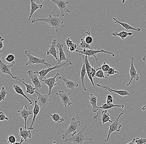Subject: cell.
Instances as JSON below:
<instances>
[{"mask_svg":"<svg viewBox=\"0 0 146 144\" xmlns=\"http://www.w3.org/2000/svg\"><path fill=\"white\" fill-rule=\"evenodd\" d=\"M137 138H133V140L131 142H128L127 144H135V141L137 140Z\"/></svg>","mask_w":146,"mask_h":144,"instance_id":"c3c4849f","label":"cell"},{"mask_svg":"<svg viewBox=\"0 0 146 144\" xmlns=\"http://www.w3.org/2000/svg\"><path fill=\"white\" fill-rule=\"evenodd\" d=\"M2 55L1 54L0 56V72L1 75L3 74H7L12 77V79L15 80H18V77L15 76L11 72V68L15 64V62L14 61L12 63L11 65H8V63H4L3 62L1 59Z\"/></svg>","mask_w":146,"mask_h":144,"instance_id":"ba28073f","label":"cell"},{"mask_svg":"<svg viewBox=\"0 0 146 144\" xmlns=\"http://www.w3.org/2000/svg\"><path fill=\"white\" fill-rule=\"evenodd\" d=\"M59 79L63 80L64 82L66 87L67 88L69 89L72 90H74L75 88L79 86V84L71 80L66 79L65 76H60L59 77Z\"/></svg>","mask_w":146,"mask_h":144,"instance_id":"d6986e66","label":"cell"},{"mask_svg":"<svg viewBox=\"0 0 146 144\" xmlns=\"http://www.w3.org/2000/svg\"><path fill=\"white\" fill-rule=\"evenodd\" d=\"M77 45H76V44H73L72 46L70 47L69 48H68V49L70 50L71 53H72L73 52H74V51L77 50Z\"/></svg>","mask_w":146,"mask_h":144,"instance_id":"ee69618b","label":"cell"},{"mask_svg":"<svg viewBox=\"0 0 146 144\" xmlns=\"http://www.w3.org/2000/svg\"><path fill=\"white\" fill-rule=\"evenodd\" d=\"M31 131V130H25L22 127L20 128L19 136L25 140V143L27 142V140L32 138V134Z\"/></svg>","mask_w":146,"mask_h":144,"instance_id":"484cf974","label":"cell"},{"mask_svg":"<svg viewBox=\"0 0 146 144\" xmlns=\"http://www.w3.org/2000/svg\"><path fill=\"white\" fill-rule=\"evenodd\" d=\"M124 114V113H120L119 114L116 115L117 116V118L110 125L108 124L109 127V130H108L106 140H105V142H108L110 141V137L112 133L114 132H119L120 131V129L122 128V125L119 122V118Z\"/></svg>","mask_w":146,"mask_h":144,"instance_id":"8992f818","label":"cell"},{"mask_svg":"<svg viewBox=\"0 0 146 144\" xmlns=\"http://www.w3.org/2000/svg\"><path fill=\"white\" fill-rule=\"evenodd\" d=\"M71 94V92H64V90H60L59 93H56L57 96H60L62 103L63 104L65 107L70 106L72 104V102L71 101L72 98L70 96Z\"/></svg>","mask_w":146,"mask_h":144,"instance_id":"30bf717a","label":"cell"},{"mask_svg":"<svg viewBox=\"0 0 146 144\" xmlns=\"http://www.w3.org/2000/svg\"><path fill=\"white\" fill-rule=\"evenodd\" d=\"M134 57H132L131 60V64H130V68L129 69V74L130 76V79L129 82L126 84L127 86H129L131 84V82L133 80H136L138 81L139 79V76L138 74L136 69L134 66Z\"/></svg>","mask_w":146,"mask_h":144,"instance_id":"4fadbf2b","label":"cell"},{"mask_svg":"<svg viewBox=\"0 0 146 144\" xmlns=\"http://www.w3.org/2000/svg\"><path fill=\"white\" fill-rule=\"evenodd\" d=\"M18 80H19L22 82L23 84H24L25 86L26 87V92L30 95H34L35 97H37V95L36 94V90H35V88L33 85L31 84H27L25 83L24 80V79H23V80H21L20 79L18 78Z\"/></svg>","mask_w":146,"mask_h":144,"instance_id":"83f0119b","label":"cell"},{"mask_svg":"<svg viewBox=\"0 0 146 144\" xmlns=\"http://www.w3.org/2000/svg\"><path fill=\"white\" fill-rule=\"evenodd\" d=\"M24 53L28 58V61L26 63V65L27 66L34 65V64H36V65L43 64L46 67H47L48 68L51 66L50 63H46V62L45 59H44L40 58L35 56L31 52L30 50H25Z\"/></svg>","mask_w":146,"mask_h":144,"instance_id":"5b68a950","label":"cell"},{"mask_svg":"<svg viewBox=\"0 0 146 144\" xmlns=\"http://www.w3.org/2000/svg\"><path fill=\"white\" fill-rule=\"evenodd\" d=\"M41 107L40 105L38 103V101L35 100V101L34 106V108H33V120L32 121L31 124V126L28 127V130L32 131V130L34 129V128L33 127V125H34L35 124L36 117L40 112Z\"/></svg>","mask_w":146,"mask_h":144,"instance_id":"9a60e30c","label":"cell"},{"mask_svg":"<svg viewBox=\"0 0 146 144\" xmlns=\"http://www.w3.org/2000/svg\"><path fill=\"white\" fill-rule=\"evenodd\" d=\"M73 66L72 63L71 62V60H69L68 61H65L64 63H62L59 65H56L52 67H49L47 69H43L40 71H35L34 73L35 74H39V78L42 82V81L46 78V76L48 74L49 72L53 70L56 69H60L62 68H66L69 66Z\"/></svg>","mask_w":146,"mask_h":144,"instance_id":"3957f363","label":"cell"},{"mask_svg":"<svg viewBox=\"0 0 146 144\" xmlns=\"http://www.w3.org/2000/svg\"><path fill=\"white\" fill-rule=\"evenodd\" d=\"M18 112L20 113L21 115V116L23 118L25 122V125L24 129L26 130V127H27V119L30 115H33V111H28L27 110V105H25L22 111L18 110Z\"/></svg>","mask_w":146,"mask_h":144,"instance_id":"7402d4cb","label":"cell"},{"mask_svg":"<svg viewBox=\"0 0 146 144\" xmlns=\"http://www.w3.org/2000/svg\"><path fill=\"white\" fill-rule=\"evenodd\" d=\"M96 72L94 78H106L105 76L104 72L101 69H96Z\"/></svg>","mask_w":146,"mask_h":144,"instance_id":"d590c367","label":"cell"},{"mask_svg":"<svg viewBox=\"0 0 146 144\" xmlns=\"http://www.w3.org/2000/svg\"><path fill=\"white\" fill-rule=\"evenodd\" d=\"M88 98L89 100L90 104L92 105V111L94 113H96L97 111L99 109V107L97 105V102L98 100L97 97L95 96L94 94H90L89 96L88 97Z\"/></svg>","mask_w":146,"mask_h":144,"instance_id":"cb8c5ba5","label":"cell"},{"mask_svg":"<svg viewBox=\"0 0 146 144\" xmlns=\"http://www.w3.org/2000/svg\"><path fill=\"white\" fill-rule=\"evenodd\" d=\"M105 73L107 76L110 77V76L114 75L115 74H119V72L117 70H116L115 68L110 67L109 70L107 72H105Z\"/></svg>","mask_w":146,"mask_h":144,"instance_id":"8d00e7d4","label":"cell"},{"mask_svg":"<svg viewBox=\"0 0 146 144\" xmlns=\"http://www.w3.org/2000/svg\"><path fill=\"white\" fill-rule=\"evenodd\" d=\"M141 110L142 111H145V110H146V104H145V105L143 106L141 108Z\"/></svg>","mask_w":146,"mask_h":144,"instance_id":"681fc988","label":"cell"},{"mask_svg":"<svg viewBox=\"0 0 146 144\" xmlns=\"http://www.w3.org/2000/svg\"><path fill=\"white\" fill-rule=\"evenodd\" d=\"M96 86L100 88H103L105 90L108 91L110 92H115L121 96H129L130 95L129 92L127 90H115L111 88L109 86H102L98 84H97Z\"/></svg>","mask_w":146,"mask_h":144,"instance_id":"44dd1931","label":"cell"},{"mask_svg":"<svg viewBox=\"0 0 146 144\" xmlns=\"http://www.w3.org/2000/svg\"></svg>","mask_w":146,"mask_h":144,"instance_id":"11a10c76","label":"cell"},{"mask_svg":"<svg viewBox=\"0 0 146 144\" xmlns=\"http://www.w3.org/2000/svg\"><path fill=\"white\" fill-rule=\"evenodd\" d=\"M36 95L38 96L37 100H38V103L40 105L41 107H43V108L46 107L51 100V98H50V96L48 95H46V94L42 95L36 91Z\"/></svg>","mask_w":146,"mask_h":144,"instance_id":"2e32d148","label":"cell"},{"mask_svg":"<svg viewBox=\"0 0 146 144\" xmlns=\"http://www.w3.org/2000/svg\"><path fill=\"white\" fill-rule=\"evenodd\" d=\"M57 41L56 39H54L52 42L51 45L47 46V47H50V49L46 51V54H47V56L52 55L56 60V61H55L54 63H52V65H53L55 63H57L59 60V59L58 58L57 56V53H58L57 50H58L57 46Z\"/></svg>","mask_w":146,"mask_h":144,"instance_id":"5bb4252c","label":"cell"},{"mask_svg":"<svg viewBox=\"0 0 146 144\" xmlns=\"http://www.w3.org/2000/svg\"><path fill=\"white\" fill-rule=\"evenodd\" d=\"M43 6V5L37 4L34 0H31V13H30V15H29V18H28V21H30L32 16L35 12V11H39L42 9Z\"/></svg>","mask_w":146,"mask_h":144,"instance_id":"603a6c76","label":"cell"},{"mask_svg":"<svg viewBox=\"0 0 146 144\" xmlns=\"http://www.w3.org/2000/svg\"><path fill=\"white\" fill-rule=\"evenodd\" d=\"M57 46L58 51H59V61L57 62L56 65L61 64L62 61H68L69 59L66 57V55L64 52L63 44L61 43H57Z\"/></svg>","mask_w":146,"mask_h":144,"instance_id":"ffe728a7","label":"cell"},{"mask_svg":"<svg viewBox=\"0 0 146 144\" xmlns=\"http://www.w3.org/2000/svg\"><path fill=\"white\" fill-rule=\"evenodd\" d=\"M112 34L113 36L119 37L122 40H125V39L128 36H132L133 35V33L132 32H127L126 31H122L119 32V33L114 32Z\"/></svg>","mask_w":146,"mask_h":144,"instance_id":"f546056e","label":"cell"},{"mask_svg":"<svg viewBox=\"0 0 146 144\" xmlns=\"http://www.w3.org/2000/svg\"><path fill=\"white\" fill-rule=\"evenodd\" d=\"M124 107H125V105L123 104H114L113 103L108 104L107 103L103 104L100 107H99V110H98V111L97 114L94 116V120H97L98 116H99V113H100V110H101V109L105 110H108V109H110L113 108H121L122 109H124Z\"/></svg>","mask_w":146,"mask_h":144,"instance_id":"e0dca14e","label":"cell"},{"mask_svg":"<svg viewBox=\"0 0 146 144\" xmlns=\"http://www.w3.org/2000/svg\"><path fill=\"white\" fill-rule=\"evenodd\" d=\"M79 47L81 48H83V49H85V48L89 49H92L90 45L87 44L84 38H81V43L79 44Z\"/></svg>","mask_w":146,"mask_h":144,"instance_id":"836d02e7","label":"cell"},{"mask_svg":"<svg viewBox=\"0 0 146 144\" xmlns=\"http://www.w3.org/2000/svg\"><path fill=\"white\" fill-rule=\"evenodd\" d=\"M106 103L108 104L113 103V102L115 101V100H114L113 97L111 95H108L106 97Z\"/></svg>","mask_w":146,"mask_h":144,"instance_id":"b9f144b4","label":"cell"},{"mask_svg":"<svg viewBox=\"0 0 146 144\" xmlns=\"http://www.w3.org/2000/svg\"><path fill=\"white\" fill-rule=\"evenodd\" d=\"M145 144H146V143Z\"/></svg>","mask_w":146,"mask_h":144,"instance_id":"680465c9","label":"cell"},{"mask_svg":"<svg viewBox=\"0 0 146 144\" xmlns=\"http://www.w3.org/2000/svg\"><path fill=\"white\" fill-rule=\"evenodd\" d=\"M60 15H61L54 14L53 16L51 15H49V17L47 18H34L32 21V23L34 24V25H35V23L39 22H42L47 23L51 26L52 29L55 30L58 33V38L60 36L59 29L60 28H64V27H66V25L64 24L66 20L62 18Z\"/></svg>","mask_w":146,"mask_h":144,"instance_id":"6da1fadb","label":"cell"},{"mask_svg":"<svg viewBox=\"0 0 146 144\" xmlns=\"http://www.w3.org/2000/svg\"><path fill=\"white\" fill-rule=\"evenodd\" d=\"M65 41L66 45L68 46V48H69L70 47L72 46L74 44V43H73V41L71 40L69 37H68V38H66V39Z\"/></svg>","mask_w":146,"mask_h":144,"instance_id":"7bdbcfd3","label":"cell"},{"mask_svg":"<svg viewBox=\"0 0 146 144\" xmlns=\"http://www.w3.org/2000/svg\"><path fill=\"white\" fill-rule=\"evenodd\" d=\"M7 142L9 144H14L16 142V138L13 135H10L7 138Z\"/></svg>","mask_w":146,"mask_h":144,"instance_id":"f35d334b","label":"cell"},{"mask_svg":"<svg viewBox=\"0 0 146 144\" xmlns=\"http://www.w3.org/2000/svg\"><path fill=\"white\" fill-rule=\"evenodd\" d=\"M101 118L103 124H104L108 122L113 123L112 121L110 120V115L108 113L107 110H105L101 112Z\"/></svg>","mask_w":146,"mask_h":144,"instance_id":"4dcf8cb0","label":"cell"},{"mask_svg":"<svg viewBox=\"0 0 146 144\" xmlns=\"http://www.w3.org/2000/svg\"><path fill=\"white\" fill-rule=\"evenodd\" d=\"M83 65L82 66V70H81V76H80V79L82 82V84L83 89L84 91H86L87 89L86 87L85 86L84 78L85 77L86 74V67L85 63L84 60H83Z\"/></svg>","mask_w":146,"mask_h":144,"instance_id":"f1b7e54d","label":"cell"},{"mask_svg":"<svg viewBox=\"0 0 146 144\" xmlns=\"http://www.w3.org/2000/svg\"></svg>","mask_w":146,"mask_h":144,"instance_id":"6f0895ef","label":"cell"},{"mask_svg":"<svg viewBox=\"0 0 146 144\" xmlns=\"http://www.w3.org/2000/svg\"><path fill=\"white\" fill-rule=\"evenodd\" d=\"M8 91L5 89V88L3 86L0 92V102H1L2 101H4L5 99V97L6 95L8 94Z\"/></svg>","mask_w":146,"mask_h":144,"instance_id":"e575fe53","label":"cell"},{"mask_svg":"<svg viewBox=\"0 0 146 144\" xmlns=\"http://www.w3.org/2000/svg\"><path fill=\"white\" fill-rule=\"evenodd\" d=\"M51 1L53 2L59 9L61 15L62 16H64L66 13H70V11L68 10L67 7L69 2L65 0H50Z\"/></svg>","mask_w":146,"mask_h":144,"instance_id":"9c48e42d","label":"cell"},{"mask_svg":"<svg viewBox=\"0 0 146 144\" xmlns=\"http://www.w3.org/2000/svg\"><path fill=\"white\" fill-rule=\"evenodd\" d=\"M27 73L29 75L32 83L35 88V90L36 91L39 92L42 87V82L40 80L39 77L37 76V74L34 73V72L32 70H28Z\"/></svg>","mask_w":146,"mask_h":144,"instance_id":"8fae6325","label":"cell"},{"mask_svg":"<svg viewBox=\"0 0 146 144\" xmlns=\"http://www.w3.org/2000/svg\"><path fill=\"white\" fill-rule=\"evenodd\" d=\"M15 58V57L13 54H9L5 58V60L7 61V63H13Z\"/></svg>","mask_w":146,"mask_h":144,"instance_id":"74e56055","label":"cell"},{"mask_svg":"<svg viewBox=\"0 0 146 144\" xmlns=\"http://www.w3.org/2000/svg\"><path fill=\"white\" fill-rule=\"evenodd\" d=\"M60 76V74L59 72H57L55 76L49 78L44 79L42 81V82H43L45 85H47L49 87V93L48 95L49 96H50L52 93V89L53 88L57 86L58 81L57 80H56V77Z\"/></svg>","mask_w":146,"mask_h":144,"instance_id":"7c38bea8","label":"cell"},{"mask_svg":"<svg viewBox=\"0 0 146 144\" xmlns=\"http://www.w3.org/2000/svg\"><path fill=\"white\" fill-rule=\"evenodd\" d=\"M81 56H82L83 57V60H84L86 67V73L87 74L88 76V78L91 81V84H92V85H93L94 87H95V84L94 83V80H93V78L91 75V69H92V67H91L90 63H89V60H88V56L84 55H81Z\"/></svg>","mask_w":146,"mask_h":144,"instance_id":"ac0fdd59","label":"cell"},{"mask_svg":"<svg viewBox=\"0 0 146 144\" xmlns=\"http://www.w3.org/2000/svg\"><path fill=\"white\" fill-rule=\"evenodd\" d=\"M0 120H1V121H3L5 120L8 121L9 117L6 116L4 113H3L2 112H1L0 113Z\"/></svg>","mask_w":146,"mask_h":144,"instance_id":"f6af8a7d","label":"cell"},{"mask_svg":"<svg viewBox=\"0 0 146 144\" xmlns=\"http://www.w3.org/2000/svg\"><path fill=\"white\" fill-rule=\"evenodd\" d=\"M90 27L88 28V31L86 32L84 34H86V36L85 38H84L87 44H91L93 42L94 39L91 36V32L90 31Z\"/></svg>","mask_w":146,"mask_h":144,"instance_id":"d6a6232c","label":"cell"},{"mask_svg":"<svg viewBox=\"0 0 146 144\" xmlns=\"http://www.w3.org/2000/svg\"><path fill=\"white\" fill-rule=\"evenodd\" d=\"M22 144V143H21V144Z\"/></svg>","mask_w":146,"mask_h":144,"instance_id":"9f6ffc18","label":"cell"},{"mask_svg":"<svg viewBox=\"0 0 146 144\" xmlns=\"http://www.w3.org/2000/svg\"><path fill=\"white\" fill-rule=\"evenodd\" d=\"M81 122L80 121H76L75 118L73 117L71 120L70 124L63 134L62 135L63 140L67 138V136L70 133H76V131L79 129L81 126Z\"/></svg>","mask_w":146,"mask_h":144,"instance_id":"52a82bcc","label":"cell"},{"mask_svg":"<svg viewBox=\"0 0 146 144\" xmlns=\"http://www.w3.org/2000/svg\"><path fill=\"white\" fill-rule=\"evenodd\" d=\"M40 2H42L43 1H44V0H39Z\"/></svg>","mask_w":146,"mask_h":144,"instance_id":"db71d44e","label":"cell"},{"mask_svg":"<svg viewBox=\"0 0 146 144\" xmlns=\"http://www.w3.org/2000/svg\"><path fill=\"white\" fill-rule=\"evenodd\" d=\"M113 20L115 21V24H119L122 27H124V28L126 29V30L129 31V30H133V31H135L137 32H140L141 31V29L139 27H137V28H135L132 27L131 25H129V24L127 23L122 22L119 21L118 20H117L115 18H113Z\"/></svg>","mask_w":146,"mask_h":144,"instance_id":"d4e9b609","label":"cell"},{"mask_svg":"<svg viewBox=\"0 0 146 144\" xmlns=\"http://www.w3.org/2000/svg\"><path fill=\"white\" fill-rule=\"evenodd\" d=\"M53 113V115L51 114L50 113H49L48 114L50 115V116H51L52 120L54 121L58 124L64 122V118L60 117V115L58 114L55 113L54 111Z\"/></svg>","mask_w":146,"mask_h":144,"instance_id":"1f68e13d","label":"cell"},{"mask_svg":"<svg viewBox=\"0 0 146 144\" xmlns=\"http://www.w3.org/2000/svg\"><path fill=\"white\" fill-rule=\"evenodd\" d=\"M76 51L77 53H79V56L81 55H84L88 57H94L95 59L96 63L97 64H98V59L96 57L97 54H99V53H104V54H110V55H112V57L113 58L115 56V54H114L113 53L105 51L104 49H101L100 50H95L93 49H89L85 48L82 50H77Z\"/></svg>","mask_w":146,"mask_h":144,"instance_id":"277c9868","label":"cell"},{"mask_svg":"<svg viewBox=\"0 0 146 144\" xmlns=\"http://www.w3.org/2000/svg\"><path fill=\"white\" fill-rule=\"evenodd\" d=\"M4 41V38L2 37H0V50L3 49V41Z\"/></svg>","mask_w":146,"mask_h":144,"instance_id":"7dc6e473","label":"cell"},{"mask_svg":"<svg viewBox=\"0 0 146 144\" xmlns=\"http://www.w3.org/2000/svg\"><path fill=\"white\" fill-rule=\"evenodd\" d=\"M142 60L144 61H145V62H146V55L143 57V58H142Z\"/></svg>","mask_w":146,"mask_h":144,"instance_id":"f907efd6","label":"cell"},{"mask_svg":"<svg viewBox=\"0 0 146 144\" xmlns=\"http://www.w3.org/2000/svg\"><path fill=\"white\" fill-rule=\"evenodd\" d=\"M96 71V69L95 68H92V69H91V75L93 79H94V78L95 76Z\"/></svg>","mask_w":146,"mask_h":144,"instance_id":"bcb514c9","label":"cell"},{"mask_svg":"<svg viewBox=\"0 0 146 144\" xmlns=\"http://www.w3.org/2000/svg\"><path fill=\"white\" fill-rule=\"evenodd\" d=\"M146 143V138H137L135 141V144H144Z\"/></svg>","mask_w":146,"mask_h":144,"instance_id":"60d3db41","label":"cell"},{"mask_svg":"<svg viewBox=\"0 0 146 144\" xmlns=\"http://www.w3.org/2000/svg\"><path fill=\"white\" fill-rule=\"evenodd\" d=\"M110 66L109 65L107 64L106 62H104L103 64H102V66L100 67V68H98V69H101L104 72H107L110 68Z\"/></svg>","mask_w":146,"mask_h":144,"instance_id":"ab89813d","label":"cell"},{"mask_svg":"<svg viewBox=\"0 0 146 144\" xmlns=\"http://www.w3.org/2000/svg\"><path fill=\"white\" fill-rule=\"evenodd\" d=\"M53 144H57V142L56 141H54Z\"/></svg>","mask_w":146,"mask_h":144,"instance_id":"f5cc1de1","label":"cell"},{"mask_svg":"<svg viewBox=\"0 0 146 144\" xmlns=\"http://www.w3.org/2000/svg\"><path fill=\"white\" fill-rule=\"evenodd\" d=\"M13 88L16 93L19 94V95H21L23 97L25 98V99L28 100L29 102L28 105H32L33 104V102H32L31 100L29 98L27 95H25V93H24V92L21 86H19L18 84H16V85H13Z\"/></svg>","mask_w":146,"mask_h":144,"instance_id":"4316f807","label":"cell"},{"mask_svg":"<svg viewBox=\"0 0 146 144\" xmlns=\"http://www.w3.org/2000/svg\"><path fill=\"white\" fill-rule=\"evenodd\" d=\"M122 3H125V2L126 1H127V0H122Z\"/></svg>","mask_w":146,"mask_h":144,"instance_id":"816d5d0a","label":"cell"},{"mask_svg":"<svg viewBox=\"0 0 146 144\" xmlns=\"http://www.w3.org/2000/svg\"><path fill=\"white\" fill-rule=\"evenodd\" d=\"M89 123L86 122L85 125L82 128L78 133H74L72 134V136L69 138H67L65 140L64 142H71L73 144H83L84 142L86 141H91L92 139L88 137L87 133L85 132V129L88 125Z\"/></svg>","mask_w":146,"mask_h":144,"instance_id":"7a4b0ae2","label":"cell"}]
</instances>
